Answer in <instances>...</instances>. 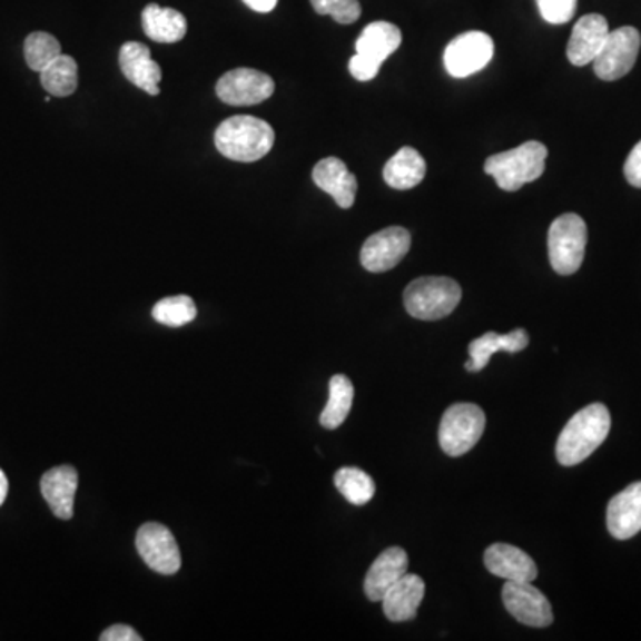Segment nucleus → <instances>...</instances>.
<instances>
[{
	"mask_svg": "<svg viewBox=\"0 0 641 641\" xmlns=\"http://www.w3.org/2000/svg\"><path fill=\"white\" fill-rule=\"evenodd\" d=\"M610 430V410L602 403H593L579 410L560 433L556 442L558 462L565 467H574L584 462L608 438Z\"/></svg>",
	"mask_w": 641,
	"mask_h": 641,
	"instance_id": "1",
	"label": "nucleus"
},
{
	"mask_svg": "<svg viewBox=\"0 0 641 641\" xmlns=\"http://www.w3.org/2000/svg\"><path fill=\"white\" fill-rule=\"evenodd\" d=\"M214 142L223 157L237 162H255L272 151L275 130L255 116H231L214 134Z\"/></svg>",
	"mask_w": 641,
	"mask_h": 641,
	"instance_id": "2",
	"label": "nucleus"
},
{
	"mask_svg": "<svg viewBox=\"0 0 641 641\" xmlns=\"http://www.w3.org/2000/svg\"><path fill=\"white\" fill-rule=\"evenodd\" d=\"M548 147L540 141H527L513 150L495 154L485 160V174L494 178L503 191H519L534 183L545 171Z\"/></svg>",
	"mask_w": 641,
	"mask_h": 641,
	"instance_id": "3",
	"label": "nucleus"
},
{
	"mask_svg": "<svg viewBox=\"0 0 641 641\" xmlns=\"http://www.w3.org/2000/svg\"><path fill=\"white\" fill-rule=\"evenodd\" d=\"M462 299V287L447 276H423L403 294L406 312L421 320H438L453 314Z\"/></svg>",
	"mask_w": 641,
	"mask_h": 641,
	"instance_id": "4",
	"label": "nucleus"
},
{
	"mask_svg": "<svg viewBox=\"0 0 641 641\" xmlns=\"http://www.w3.org/2000/svg\"><path fill=\"white\" fill-rule=\"evenodd\" d=\"M586 223L578 214H561L549 228V260L558 275L569 276L579 272L586 252Z\"/></svg>",
	"mask_w": 641,
	"mask_h": 641,
	"instance_id": "5",
	"label": "nucleus"
},
{
	"mask_svg": "<svg viewBox=\"0 0 641 641\" xmlns=\"http://www.w3.org/2000/svg\"><path fill=\"white\" fill-rule=\"evenodd\" d=\"M485 412L474 403H456L445 410L438 427L442 451L450 456H462L480 442L485 432Z\"/></svg>",
	"mask_w": 641,
	"mask_h": 641,
	"instance_id": "6",
	"label": "nucleus"
},
{
	"mask_svg": "<svg viewBox=\"0 0 641 641\" xmlns=\"http://www.w3.org/2000/svg\"><path fill=\"white\" fill-rule=\"evenodd\" d=\"M641 36L634 27H620L610 31L601 52L593 59V71L602 80H619L637 65Z\"/></svg>",
	"mask_w": 641,
	"mask_h": 641,
	"instance_id": "7",
	"label": "nucleus"
},
{
	"mask_svg": "<svg viewBox=\"0 0 641 641\" xmlns=\"http://www.w3.org/2000/svg\"><path fill=\"white\" fill-rule=\"evenodd\" d=\"M494 58V40L486 32L469 31L456 36L444 52V67L456 79L472 76Z\"/></svg>",
	"mask_w": 641,
	"mask_h": 641,
	"instance_id": "8",
	"label": "nucleus"
},
{
	"mask_svg": "<svg viewBox=\"0 0 641 641\" xmlns=\"http://www.w3.org/2000/svg\"><path fill=\"white\" fill-rule=\"evenodd\" d=\"M136 549L142 561L157 574H177L183 565L177 540L171 531L159 522H147L139 527L136 534Z\"/></svg>",
	"mask_w": 641,
	"mask_h": 641,
	"instance_id": "9",
	"label": "nucleus"
},
{
	"mask_svg": "<svg viewBox=\"0 0 641 641\" xmlns=\"http://www.w3.org/2000/svg\"><path fill=\"white\" fill-rule=\"evenodd\" d=\"M216 93L228 106H255L275 93V82L263 71L237 68L218 80Z\"/></svg>",
	"mask_w": 641,
	"mask_h": 641,
	"instance_id": "10",
	"label": "nucleus"
},
{
	"mask_svg": "<svg viewBox=\"0 0 641 641\" xmlns=\"http://www.w3.org/2000/svg\"><path fill=\"white\" fill-rule=\"evenodd\" d=\"M412 236L403 227H388L365 240L361 252L362 266L371 273L391 272L406 257Z\"/></svg>",
	"mask_w": 641,
	"mask_h": 641,
	"instance_id": "11",
	"label": "nucleus"
},
{
	"mask_svg": "<svg viewBox=\"0 0 641 641\" xmlns=\"http://www.w3.org/2000/svg\"><path fill=\"white\" fill-rule=\"evenodd\" d=\"M503 602L513 619L530 628H548L554 620L548 596L531 583L506 581L503 586Z\"/></svg>",
	"mask_w": 641,
	"mask_h": 641,
	"instance_id": "12",
	"label": "nucleus"
},
{
	"mask_svg": "<svg viewBox=\"0 0 641 641\" xmlns=\"http://www.w3.org/2000/svg\"><path fill=\"white\" fill-rule=\"evenodd\" d=\"M610 34V26L602 14H584L579 18L572 34H570L566 58L575 67L590 65L601 52L605 38Z\"/></svg>",
	"mask_w": 641,
	"mask_h": 641,
	"instance_id": "13",
	"label": "nucleus"
},
{
	"mask_svg": "<svg viewBox=\"0 0 641 641\" xmlns=\"http://www.w3.org/2000/svg\"><path fill=\"white\" fill-rule=\"evenodd\" d=\"M485 566L490 574L519 583H533L539 575L533 558L510 543L490 545L485 551Z\"/></svg>",
	"mask_w": 641,
	"mask_h": 641,
	"instance_id": "14",
	"label": "nucleus"
},
{
	"mask_svg": "<svg viewBox=\"0 0 641 641\" xmlns=\"http://www.w3.org/2000/svg\"><path fill=\"white\" fill-rule=\"evenodd\" d=\"M120 68L125 79L138 86L148 95H159V82L162 71L159 65L151 59L147 45L129 41L120 49Z\"/></svg>",
	"mask_w": 641,
	"mask_h": 641,
	"instance_id": "15",
	"label": "nucleus"
},
{
	"mask_svg": "<svg viewBox=\"0 0 641 641\" xmlns=\"http://www.w3.org/2000/svg\"><path fill=\"white\" fill-rule=\"evenodd\" d=\"M608 530L617 540H629L641 531V481L632 483L608 504Z\"/></svg>",
	"mask_w": 641,
	"mask_h": 641,
	"instance_id": "16",
	"label": "nucleus"
},
{
	"mask_svg": "<svg viewBox=\"0 0 641 641\" xmlns=\"http://www.w3.org/2000/svg\"><path fill=\"white\" fill-rule=\"evenodd\" d=\"M79 474L71 465H59L45 472L41 477V494L49 503L53 515L61 521H70L73 516V499H76Z\"/></svg>",
	"mask_w": 641,
	"mask_h": 641,
	"instance_id": "17",
	"label": "nucleus"
},
{
	"mask_svg": "<svg viewBox=\"0 0 641 641\" xmlns=\"http://www.w3.org/2000/svg\"><path fill=\"white\" fill-rule=\"evenodd\" d=\"M312 178L319 189L334 198L341 209H349L355 204L358 183L355 175L344 165V160L337 157L319 160L312 171Z\"/></svg>",
	"mask_w": 641,
	"mask_h": 641,
	"instance_id": "18",
	"label": "nucleus"
},
{
	"mask_svg": "<svg viewBox=\"0 0 641 641\" xmlns=\"http://www.w3.org/2000/svg\"><path fill=\"white\" fill-rule=\"evenodd\" d=\"M426 593L423 578L406 572L400 581L388 588L382 599L383 613L391 622H408L417 617L418 605Z\"/></svg>",
	"mask_w": 641,
	"mask_h": 641,
	"instance_id": "19",
	"label": "nucleus"
},
{
	"mask_svg": "<svg viewBox=\"0 0 641 641\" xmlns=\"http://www.w3.org/2000/svg\"><path fill=\"white\" fill-rule=\"evenodd\" d=\"M408 572V556L401 548H388L374 560L365 575L364 592L373 602H382L392 584Z\"/></svg>",
	"mask_w": 641,
	"mask_h": 641,
	"instance_id": "20",
	"label": "nucleus"
},
{
	"mask_svg": "<svg viewBox=\"0 0 641 641\" xmlns=\"http://www.w3.org/2000/svg\"><path fill=\"white\" fill-rule=\"evenodd\" d=\"M530 344V335L524 328H516L510 334L499 335L495 332H486L481 337L474 338L469 344L471 361L465 364L469 373H480L489 365L492 355L499 352L519 353Z\"/></svg>",
	"mask_w": 641,
	"mask_h": 641,
	"instance_id": "21",
	"label": "nucleus"
},
{
	"mask_svg": "<svg viewBox=\"0 0 641 641\" xmlns=\"http://www.w3.org/2000/svg\"><path fill=\"white\" fill-rule=\"evenodd\" d=\"M401 36L400 27L391 22H373L365 27L361 38L356 40V56L367 59L382 67L383 61L400 49Z\"/></svg>",
	"mask_w": 641,
	"mask_h": 641,
	"instance_id": "22",
	"label": "nucleus"
},
{
	"mask_svg": "<svg viewBox=\"0 0 641 641\" xmlns=\"http://www.w3.org/2000/svg\"><path fill=\"white\" fill-rule=\"evenodd\" d=\"M141 20L145 34L157 43H177L187 32L186 17L177 9L148 4Z\"/></svg>",
	"mask_w": 641,
	"mask_h": 641,
	"instance_id": "23",
	"label": "nucleus"
},
{
	"mask_svg": "<svg viewBox=\"0 0 641 641\" xmlns=\"http://www.w3.org/2000/svg\"><path fill=\"white\" fill-rule=\"evenodd\" d=\"M424 177H426V160L412 147L401 148L383 168L385 183L392 189H400V191H406V189L418 186L423 183Z\"/></svg>",
	"mask_w": 641,
	"mask_h": 641,
	"instance_id": "24",
	"label": "nucleus"
},
{
	"mask_svg": "<svg viewBox=\"0 0 641 641\" xmlns=\"http://www.w3.org/2000/svg\"><path fill=\"white\" fill-rule=\"evenodd\" d=\"M353 397H355V387L352 379L344 374H335L329 379V396L323 414H320V426L326 430H337L343 426L347 415L352 412Z\"/></svg>",
	"mask_w": 641,
	"mask_h": 641,
	"instance_id": "25",
	"label": "nucleus"
},
{
	"mask_svg": "<svg viewBox=\"0 0 641 641\" xmlns=\"http://www.w3.org/2000/svg\"><path fill=\"white\" fill-rule=\"evenodd\" d=\"M41 86L47 89V93L52 97H70L76 93L79 85V68L76 59L61 53L53 59L49 67L40 71Z\"/></svg>",
	"mask_w": 641,
	"mask_h": 641,
	"instance_id": "26",
	"label": "nucleus"
},
{
	"mask_svg": "<svg viewBox=\"0 0 641 641\" xmlns=\"http://www.w3.org/2000/svg\"><path fill=\"white\" fill-rule=\"evenodd\" d=\"M335 486L344 495L347 503L364 506L374 497L376 486L373 477L358 467H343L335 472Z\"/></svg>",
	"mask_w": 641,
	"mask_h": 641,
	"instance_id": "27",
	"label": "nucleus"
},
{
	"mask_svg": "<svg viewBox=\"0 0 641 641\" xmlns=\"http://www.w3.org/2000/svg\"><path fill=\"white\" fill-rule=\"evenodd\" d=\"M196 314H198V310H196L195 302L186 294L160 299L151 308L154 319L160 325L171 326V328L189 325L191 320H195Z\"/></svg>",
	"mask_w": 641,
	"mask_h": 641,
	"instance_id": "28",
	"label": "nucleus"
},
{
	"mask_svg": "<svg viewBox=\"0 0 641 641\" xmlns=\"http://www.w3.org/2000/svg\"><path fill=\"white\" fill-rule=\"evenodd\" d=\"M23 53H26L27 67L40 73L43 68L49 67L50 62L59 58L62 52L61 45L52 34L38 31L27 36Z\"/></svg>",
	"mask_w": 641,
	"mask_h": 641,
	"instance_id": "29",
	"label": "nucleus"
},
{
	"mask_svg": "<svg viewBox=\"0 0 641 641\" xmlns=\"http://www.w3.org/2000/svg\"><path fill=\"white\" fill-rule=\"evenodd\" d=\"M317 14H329L335 22L353 23L361 18L362 8L358 0H310Z\"/></svg>",
	"mask_w": 641,
	"mask_h": 641,
	"instance_id": "30",
	"label": "nucleus"
},
{
	"mask_svg": "<svg viewBox=\"0 0 641 641\" xmlns=\"http://www.w3.org/2000/svg\"><path fill=\"white\" fill-rule=\"evenodd\" d=\"M543 20L554 26L570 22L578 9V0H536Z\"/></svg>",
	"mask_w": 641,
	"mask_h": 641,
	"instance_id": "31",
	"label": "nucleus"
},
{
	"mask_svg": "<svg viewBox=\"0 0 641 641\" xmlns=\"http://www.w3.org/2000/svg\"><path fill=\"white\" fill-rule=\"evenodd\" d=\"M379 68L382 67L367 61V59L361 58V56H356V53L349 59V73H352L356 80H361V82L373 80L374 77L378 76Z\"/></svg>",
	"mask_w": 641,
	"mask_h": 641,
	"instance_id": "32",
	"label": "nucleus"
},
{
	"mask_svg": "<svg viewBox=\"0 0 641 641\" xmlns=\"http://www.w3.org/2000/svg\"><path fill=\"white\" fill-rule=\"evenodd\" d=\"M623 175L632 187H640L641 189V141L629 154L628 160L623 165Z\"/></svg>",
	"mask_w": 641,
	"mask_h": 641,
	"instance_id": "33",
	"label": "nucleus"
},
{
	"mask_svg": "<svg viewBox=\"0 0 641 641\" xmlns=\"http://www.w3.org/2000/svg\"><path fill=\"white\" fill-rule=\"evenodd\" d=\"M142 638L139 637L138 632L134 631L129 625H124V623H116L112 628L106 629V631L100 634V641H141Z\"/></svg>",
	"mask_w": 641,
	"mask_h": 641,
	"instance_id": "34",
	"label": "nucleus"
},
{
	"mask_svg": "<svg viewBox=\"0 0 641 641\" xmlns=\"http://www.w3.org/2000/svg\"><path fill=\"white\" fill-rule=\"evenodd\" d=\"M249 9H254L257 13H269L276 8L278 0H243Z\"/></svg>",
	"mask_w": 641,
	"mask_h": 641,
	"instance_id": "35",
	"label": "nucleus"
},
{
	"mask_svg": "<svg viewBox=\"0 0 641 641\" xmlns=\"http://www.w3.org/2000/svg\"><path fill=\"white\" fill-rule=\"evenodd\" d=\"M9 483L8 477H6L4 471L0 469V506L4 504L6 497H8Z\"/></svg>",
	"mask_w": 641,
	"mask_h": 641,
	"instance_id": "36",
	"label": "nucleus"
}]
</instances>
